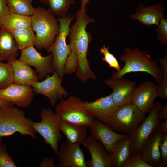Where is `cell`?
Segmentation results:
<instances>
[{
	"label": "cell",
	"instance_id": "obj_1",
	"mask_svg": "<svg viewBox=\"0 0 167 167\" xmlns=\"http://www.w3.org/2000/svg\"><path fill=\"white\" fill-rule=\"evenodd\" d=\"M76 19L70 28L68 36L69 44L71 50L77 56L78 65L76 74L78 78L84 83L88 80H96V76L91 70L87 57L88 45L91 41V33L86 31V27L95 21L87 13L86 6L80 7L75 15Z\"/></svg>",
	"mask_w": 167,
	"mask_h": 167
},
{
	"label": "cell",
	"instance_id": "obj_2",
	"mask_svg": "<svg viewBox=\"0 0 167 167\" xmlns=\"http://www.w3.org/2000/svg\"><path fill=\"white\" fill-rule=\"evenodd\" d=\"M119 60L124 65L119 72H114L112 77L120 79L131 72H145L152 76L159 85L161 82V72L158 62L153 60L148 52L136 48H125Z\"/></svg>",
	"mask_w": 167,
	"mask_h": 167
},
{
	"label": "cell",
	"instance_id": "obj_3",
	"mask_svg": "<svg viewBox=\"0 0 167 167\" xmlns=\"http://www.w3.org/2000/svg\"><path fill=\"white\" fill-rule=\"evenodd\" d=\"M34 121L27 117L24 112L11 103L0 106V136H8L18 132L33 139L36 131Z\"/></svg>",
	"mask_w": 167,
	"mask_h": 167
},
{
	"label": "cell",
	"instance_id": "obj_4",
	"mask_svg": "<svg viewBox=\"0 0 167 167\" xmlns=\"http://www.w3.org/2000/svg\"><path fill=\"white\" fill-rule=\"evenodd\" d=\"M31 17V27L36 33L35 46L40 50H47L59 32L58 20L47 10L41 6L35 8Z\"/></svg>",
	"mask_w": 167,
	"mask_h": 167
},
{
	"label": "cell",
	"instance_id": "obj_5",
	"mask_svg": "<svg viewBox=\"0 0 167 167\" xmlns=\"http://www.w3.org/2000/svg\"><path fill=\"white\" fill-rule=\"evenodd\" d=\"M74 16L70 15L64 17H58L59 30L54 40L47 49L53 55L52 65L54 72L62 79L64 75V66L66 59L71 51L69 45L66 43L70 25Z\"/></svg>",
	"mask_w": 167,
	"mask_h": 167
},
{
	"label": "cell",
	"instance_id": "obj_6",
	"mask_svg": "<svg viewBox=\"0 0 167 167\" xmlns=\"http://www.w3.org/2000/svg\"><path fill=\"white\" fill-rule=\"evenodd\" d=\"M145 117V114L131 103L119 106L106 124L116 132L130 135L139 127Z\"/></svg>",
	"mask_w": 167,
	"mask_h": 167
},
{
	"label": "cell",
	"instance_id": "obj_7",
	"mask_svg": "<svg viewBox=\"0 0 167 167\" xmlns=\"http://www.w3.org/2000/svg\"><path fill=\"white\" fill-rule=\"evenodd\" d=\"M83 102L77 97L70 96L61 100L56 106L55 112L61 121L90 127L94 118L84 106Z\"/></svg>",
	"mask_w": 167,
	"mask_h": 167
},
{
	"label": "cell",
	"instance_id": "obj_8",
	"mask_svg": "<svg viewBox=\"0 0 167 167\" xmlns=\"http://www.w3.org/2000/svg\"><path fill=\"white\" fill-rule=\"evenodd\" d=\"M40 122H33V126L36 131L49 145L54 154H57L58 143L61 139L59 123L60 120L56 113L50 108L42 109L40 113Z\"/></svg>",
	"mask_w": 167,
	"mask_h": 167
},
{
	"label": "cell",
	"instance_id": "obj_9",
	"mask_svg": "<svg viewBox=\"0 0 167 167\" xmlns=\"http://www.w3.org/2000/svg\"><path fill=\"white\" fill-rule=\"evenodd\" d=\"M161 104L160 102L154 103L148 115L141 125L132 133L129 135L131 138V156L140 154L142 147L161 122L159 111Z\"/></svg>",
	"mask_w": 167,
	"mask_h": 167
},
{
	"label": "cell",
	"instance_id": "obj_10",
	"mask_svg": "<svg viewBox=\"0 0 167 167\" xmlns=\"http://www.w3.org/2000/svg\"><path fill=\"white\" fill-rule=\"evenodd\" d=\"M62 80L54 71L51 76H47L43 80L38 81L32 86L35 93L46 97L51 105L54 106L59 100H62L68 95V92L62 85Z\"/></svg>",
	"mask_w": 167,
	"mask_h": 167
},
{
	"label": "cell",
	"instance_id": "obj_11",
	"mask_svg": "<svg viewBox=\"0 0 167 167\" xmlns=\"http://www.w3.org/2000/svg\"><path fill=\"white\" fill-rule=\"evenodd\" d=\"M19 60L29 66L34 67L40 79L45 78L49 74H53V55L51 53L42 56L34 47L31 46L21 50Z\"/></svg>",
	"mask_w": 167,
	"mask_h": 167
},
{
	"label": "cell",
	"instance_id": "obj_12",
	"mask_svg": "<svg viewBox=\"0 0 167 167\" xmlns=\"http://www.w3.org/2000/svg\"><path fill=\"white\" fill-rule=\"evenodd\" d=\"M158 85L152 81H145L135 88L131 103L136 105L143 113L146 114L151 110L155 100L158 97Z\"/></svg>",
	"mask_w": 167,
	"mask_h": 167
},
{
	"label": "cell",
	"instance_id": "obj_13",
	"mask_svg": "<svg viewBox=\"0 0 167 167\" xmlns=\"http://www.w3.org/2000/svg\"><path fill=\"white\" fill-rule=\"evenodd\" d=\"M90 136L101 142L110 155L118 141L129 136L118 133L106 124L96 118L90 127Z\"/></svg>",
	"mask_w": 167,
	"mask_h": 167
},
{
	"label": "cell",
	"instance_id": "obj_14",
	"mask_svg": "<svg viewBox=\"0 0 167 167\" xmlns=\"http://www.w3.org/2000/svg\"><path fill=\"white\" fill-rule=\"evenodd\" d=\"M34 92L32 86L13 83L0 89V98L21 108L28 107L32 102Z\"/></svg>",
	"mask_w": 167,
	"mask_h": 167
},
{
	"label": "cell",
	"instance_id": "obj_15",
	"mask_svg": "<svg viewBox=\"0 0 167 167\" xmlns=\"http://www.w3.org/2000/svg\"><path fill=\"white\" fill-rule=\"evenodd\" d=\"M104 84L111 88L113 99L118 107L131 103L136 83L123 78L118 79L112 77L104 81Z\"/></svg>",
	"mask_w": 167,
	"mask_h": 167
},
{
	"label": "cell",
	"instance_id": "obj_16",
	"mask_svg": "<svg viewBox=\"0 0 167 167\" xmlns=\"http://www.w3.org/2000/svg\"><path fill=\"white\" fill-rule=\"evenodd\" d=\"M57 155L58 167H87L84 152L80 145L72 144L67 140L60 145Z\"/></svg>",
	"mask_w": 167,
	"mask_h": 167
},
{
	"label": "cell",
	"instance_id": "obj_17",
	"mask_svg": "<svg viewBox=\"0 0 167 167\" xmlns=\"http://www.w3.org/2000/svg\"><path fill=\"white\" fill-rule=\"evenodd\" d=\"M83 105L94 118L106 124L118 106L114 102L112 93L92 102H83Z\"/></svg>",
	"mask_w": 167,
	"mask_h": 167
},
{
	"label": "cell",
	"instance_id": "obj_18",
	"mask_svg": "<svg viewBox=\"0 0 167 167\" xmlns=\"http://www.w3.org/2000/svg\"><path fill=\"white\" fill-rule=\"evenodd\" d=\"M163 133L156 128L140 153L142 158L152 167H163L159 148V142Z\"/></svg>",
	"mask_w": 167,
	"mask_h": 167
},
{
	"label": "cell",
	"instance_id": "obj_19",
	"mask_svg": "<svg viewBox=\"0 0 167 167\" xmlns=\"http://www.w3.org/2000/svg\"><path fill=\"white\" fill-rule=\"evenodd\" d=\"M83 145L91 155V159L86 161L87 166L110 167V155L101 142L90 136Z\"/></svg>",
	"mask_w": 167,
	"mask_h": 167
},
{
	"label": "cell",
	"instance_id": "obj_20",
	"mask_svg": "<svg viewBox=\"0 0 167 167\" xmlns=\"http://www.w3.org/2000/svg\"><path fill=\"white\" fill-rule=\"evenodd\" d=\"M164 8L161 3H156L146 7L139 3L135 14L130 15V19L137 20L148 27L152 25H158L160 20L164 16Z\"/></svg>",
	"mask_w": 167,
	"mask_h": 167
},
{
	"label": "cell",
	"instance_id": "obj_21",
	"mask_svg": "<svg viewBox=\"0 0 167 167\" xmlns=\"http://www.w3.org/2000/svg\"><path fill=\"white\" fill-rule=\"evenodd\" d=\"M12 67L14 83L32 86L39 81L37 72L25 63L16 58H12L7 61Z\"/></svg>",
	"mask_w": 167,
	"mask_h": 167
},
{
	"label": "cell",
	"instance_id": "obj_22",
	"mask_svg": "<svg viewBox=\"0 0 167 167\" xmlns=\"http://www.w3.org/2000/svg\"><path fill=\"white\" fill-rule=\"evenodd\" d=\"M60 128L65 135L67 140L75 145L83 144L87 138V127L80 125L70 123L60 120Z\"/></svg>",
	"mask_w": 167,
	"mask_h": 167
},
{
	"label": "cell",
	"instance_id": "obj_23",
	"mask_svg": "<svg viewBox=\"0 0 167 167\" xmlns=\"http://www.w3.org/2000/svg\"><path fill=\"white\" fill-rule=\"evenodd\" d=\"M129 136L119 140L110 155V167H123L131 156Z\"/></svg>",
	"mask_w": 167,
	"mask_h": 167
},
{
	"label": "cell",
	"instance_id": "obj_24",
	"mask_svg": "<svg viewBox=\"0 0 167 167\" xmlns=\"http://www.w3.org/2000/svg\"><path fill=\"white\" fill-rule=\"evenodd\" d=\"M18 50L11 33L0 28V61L16 58L19 54Z\"/></svg>",
	"mask_w": 167,
	"mask_h": 167
},
{
	"label": "cell",
	"instance_id": "obj_25",
	"mask_svg": "<svg viewBox=\"0 0 167 167\" xmlns=\"http://www.w3.org/2000/svg\"><path fill=\"white\" fill-rule=\"evenodd\" d=\"M31 17L11 12L8 13L3 19L0 28L6 31L31 26Z\"/></svg>",
	"mask_w": 167,
	"mask_h": 167
},
{
	"label": "cell",
	"instance_id": "obj_26",
	"mask_svg": "<svg viewBox=\"0 0 167 167\" xmlns=\"http://www.w3.org/2000/svg\"><path fill=\"white\" fill-rule=\"evenodd\" d=\"M32 27L15 29L11 31L17 47L20 50L28 47L35 46L36 35Z\"/></svg>",
	"mask_w": 167,
	"mask_h": 167
},
{
	"label": "cell",
	"instance_id": "obj_27",
	"mask_svg": "<svg viewBox=\"0 0 167 167\" xmlns=\"http://www.w3.org/2000/svg\"><path fill=\"white\" fill-rule=\"evenodd\" d=\"M40 2L49 7L47 9L50 13L58 17L67 16L71 5L75 4V0H39Z\"/></svg>",
	"mask_w": 167,
	"mask_h": 167
},
{
	"label": "cell",
	"instance_id": "obj_28",
	"mask_svg": "<svg viewBox=\"0 0 167 167\" xmlns=\"http://www.w3.org/2000/svg\"><path fill=\"white\" fill-rule=\"evenodd\" d=\"M11 12L23 15L31 16L35 8L32 3L33 0H6Z\"/></svg>",
	"mask_w": 167,
	"mask_h": 167
},
{
	"label": "cell",
	"instance_id": "obj_29",
	"mask_svg": "<svg viewBox=\"0 0 167 167\" xmlns=\"http://www.w3.org/2000/svg\"><path fill=\"white\" fill-rule=\"evenodd\" d=\"M156 59L161 65L162 81L158 85V97L161 99L167 100V52L163 58H158Z\"/></svg>",
	"mask_w": 167,
	"mask_h": 167
},
{
	"label": "cell",
	"instance_id": "obj_30",
	"mask_svg": "<svg viewBox=\"0 0 167 167\" xmlns=\"http://www.w3.org/2000/svg\"><path fill=\"white\" fill-rule=\"evenodd\" d=\"M12 67L8 62L0 61V89H3L14 83Z\"/></svg>",
	"mask_w": 167,
	"mask_h": 167
},
{
	"label": "cell",
	"instance_id": "obj_31",
	"mask_svg": "<svg viewBox=\"0 0 167 167\" xmlns=\"http://www.w3.org/2000/svg\"><path fill=\"white\" fill-rule=\"evenodd\" d=\"M109 48L105 45L100 49V52L103 55L102 60L108 65L109 67L113 68L116 70V71L119 72L121 69V66L116 58L109 52Z\"/></svg>",
	"mask_w": 167,
	"mask_h": 167
},
{
	"label": "cell",
	"instance_id": "obj_32",
	"mask_svg": "<svg viewBox=\"0 0 167 167\" xmlns=\"http://www.w3.org/2000/svg\"><path fill=\"white\" fill-rule=\"evenodd\" d=\"M78 65V58L75 54L71 50L65 61V74H69L76 71Z\"/></svg>",
	"mask_w": 167,
	"mask_h": 167
},
{
	"label": "cell",
	"instance_id": "obj_33",
	"mask_svg": "<svg viewBox=\"0 0 167 167\" xmlns=\"http://www.w3.org/2000/svg\"><path fill=\"white\" fill-rule=\"evenodd\" d=\"M14 160L6 149L0 144V167H17Z\"/></svg>",
	"mask_w": 167,
	"mask_h": 167
},
{
	"label": "cell",
	"instance_id": "obj_34",
	"mask_svg": "<svg viewBox=\"0 0 167 167\" xmlns=\"http://www.w3.org/2000/svg\"><path fill=\"white\" fill-rule=\"evenodd\" d=\"M158 27L156 30L158 32L157 39L161 44H167V20L164 17L160 20Z\"/></svg>",
	"mask_w": 167,
	"mask_h": 167
},
{
	"label": "cell",
	"instance_id": "obj_35",
	"mask_svg": "<svg viewBox=\"0 0 167 167\" xmlns=\"http://www.w3.org/2000/svg\"><path fill=\"white\" fill-rule=\"evenodd\" d=\"M123 167H152L145 161L140 154L135 156H131Z\"/></svg>",
	"mask_w": 167,
	"mask_h": 167
},
{
	"label": "cell",
	"instance_id": "obj_36",
	"mask_svg": "<svg viewBox=\"0 0 167 167\" xmlns=\"http://www.w3.org/2000/svg\"><path fill=\"white\" fill-rule=\"evenodd\" d=\"M159 148L163 167L167 164V133H163L159 143Z\"/></svg>",
	"mask_w": 167,
	"mask_h": 167
},
{
	"label": "cell",
	"instance_id": "obj_37",
	"mask_svg": "<svg viewBox=\"0 0 167 167\" xmlns=\"http://www.w3.org/2000/svg\"><path fill=\"white\" fill-rule=\"evenodd\" d=\"M10 12L6 0H0V27L3 19Z\"/></svg>",
	"mask_w": 167,
	"mask_h": 167
},
{
	"label": "cell",
	"instance_id": "obj_38",
	"mask_svg": "<svg viewBox=\"0 0 167 167\" xmlns=\"http://www.w3.org/2000/svg\"><path fill=\"white\" fill-rule=\"evenodd\" d=\"M39 167H54L55 162L54 159L52 157H44L40 163Z\"/></svg>",
	"mask_w": 167,
	"mask_h": 167
},
{
	"label": "cell",
	"instance_id": "obj_39",
	"mask_svg": "<svg viewBox=\"0 0 167 167\" xmlns=\"http://www.w3.org/2000/svg\"><path fill=\"white\" fill-rule=\"evenodd\" d=\"M159 115L161 120L163 119L167 120V103L161 105L159 111Z\"/></svg>",
	"mask_w": 167,
	"mask_h": 167
},
{
	"label": "cell",
	"instance_id": "obj_40",
	"mask_svg": "<svg viewBox=\"0 0 167 167\" xmlns=\"http://www.w3.org/2000/svg\"><path fill=\"white\" fill-rule=\"evenodd\" d=\"M156 129L162 133H167V120L163 122H160Z\"/></svg>",
	"mask_w": 167,
	"mask_h": 167
},
{
	"label": "cell",
	"instance_id": "obj_41",
	"mask_svg": "<svg viewBox=\"0 0 167 167\" xmlns=\"http://www.w3.org/2000/svg\"><path fill=\"white\" fill-rule=\"evenodd\" d=\"M81 7L83 8L86 6V5L89 2L90 0H80Z\"/></svg>",
	"mask_w": 167,
	"mask_h": 167
},
{
	"label": "cell",
	"instance_id": "obj_42",
	"mask_svg": "<svg viewBox=\"0 0 167 167\" xmlns=\"http://www.w3.org/2000/svg\"><path fill=\"white\" fill-rule=\"evenodd\" d=\"M11 103L7 101L0 98V106Z\"/></svg>",
	"mask_w": 167,
	"mask_h": 167
},
{
	"label": "cell",
	"instance_id": "obj_43",
	"mask_svg": "<svg viewBox=\"0 0 167 167\" xmlns=\"http://www.w3.org/2000/svg\"><path fill=\"white\" fill-rule=\"evenodd\" d=\"M1 137L0 136V144H1Z\"/></svg>",
	"mask_w": 167,
	"mask_h": 167
}]
</instances>
